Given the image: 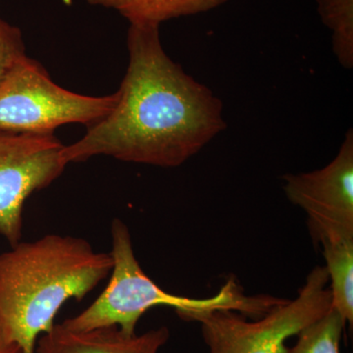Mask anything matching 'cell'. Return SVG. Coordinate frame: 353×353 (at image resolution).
I'll list each match as a JSON object with an SVG mask.
<instances>
[{
  "label": "cell",
  "instance_id": "cell-4",
  "mask_svg": "<svg viewBox=\"0 0 353 353\" xmlns=\"http://www.w3.org/2000/svg\"><path fill=\"white\" fill-rule=\"evenodd\" d=\"M329 275L325 266L308 274L296 299L252 319L236 311H209L196 316L209 353H285V341L332 308Z\"/></svg>",
  "mask_w": 353,
  "mask_h": 353
},
{
  "label": "cell",
  "instance_id": "cell-14",
  "mask_svg": "<svg viewBox=\"0 0 353 353\" xmlns=\"http://www.w3.org/2000/svg\"><path fill=\"white\" fill-rule=\"evenodd\" d=\"M18 350H20L19 348L7 343L0 329V353H16Z\"/></svg>",
  "mask_w": 353,
  "mask_h": 353
},
{
  "label": "cell",
  "instance_id": "cell-7",
  "mask_svg": "<svg viewBox=\"0 0 353 353\" xmlns=\"http://www.w3.org/2000/svg\"><path fill=\"white\" fill-rule=\"evenodd\" d=\"M285 196L307 215L315 243L353 239V132L345 134L338 154L324 168L283 176Z\"/></svg>",
  "mask_w": 353,
  "mask_h": 353
},
{
  "label": "cell",
  "instance_id": "cell-9",
  "mask_svg": "<svg viewBox=\"0 0 353 353\" xmlns=\"http://www.w3.org/2000/svg\"><path fill=\"white\" fill-rule=\"evenodd\" d=\"M92 6L113 9L130 25L160 26L165 21L212 10L228 0H87Z\"/></svg>",
  "mask_w": 353,
  "mask_h": 353
},
{
  "label": "cell",
  "instance_id": "cell-15",
  "mask_svg": "<svg viewBox=\"0 0 353 353\" xmlns=\"http://www.w3.org/2000/svg\"><path fill=\"white\" fill-rule=\"evenodd\" d=\"M16 353H22V352H21V350H18V352Z\"/></svg>",
  "mask_w": 353,
  "mask_h": 353
},
{
  "label": "cell",
  "instance_id": "cell-11",
  "mask_svg": "<svg viewBox=\"0 0 353 353\" xmlns=\"http://www.w3.org/2000/svg\"><path fill=\"white\" fill-rule=\"evenodd\" d=\"M323 24L332 32L334 54L345 69L353 66V0H316Z\"/></svg>",
  "mask_w": 353,
  "mask_h": 353
},
{
  "label": "cell",
  "instance_id": "cell-10",
  "mask_svg": "<svg viewBox=\"0 0 353 353\" xmlns=\"http://www.w3.org/2000/svg\"><path fill=\"white\" fill-rule=\"evenodd\" d=\"M331 283L332 307L347 324H353V239L328 238L319 241Z\"/></svg>",
  "mask_w": 353,
  "mask_h": 353
},
{
  "label": "cell",
  "instance_id": "cell-1",
  "mask_svg": "<svg viewBox=\"0 0 353 353\" xmlns=\"http://www.w3.org/2000/svg\"><path fill=\"white\" fill-rule=\"evenodd\" d=\"M129 66L108 115L64 145L67 164L92 157L181 166L224 131L222 101L165 52L159 26L130 25Z\"/></svg>",
  "mask_w": 353,
  "mask_h": 353
},
{
  "label": "cell",
  "instance_id": "cell-5",
  "mask_svg": "<svg viewBox=\"0 0 353 353\" xmlns=\"http://www.w3.org/2000/svg\"><path fill=\"white\" fill-rule=\"evenodd\" d=\"M117 92L90 97L57 85L36 60L25 57L0 85V130L22 134H52L67 124L90 125L108 115Z\"/></svg>",
  "mask_w": 353,
  "mask_h": 353
},
{
  "label": "cell",
  "instance_id": "cell-3",
  "mask_svg": "<svg viewBox=\"0 0 353 353\" xmlns=\"http://www.w3.org/2000/svg\"><path fill=\"white\" fill-rule=\"evenodd\" d=\"M112 270L108 285L82 312L61 323L73 331L118 327L127 334L136 333L141 316L154 307H170L179 317L192 322L196 316L223 309L257 319L287 299L257 294L246 296L236 278L231 277L214 296L190 299L176 296L159 287L141 269L127 225L120 219L111 223Z\"/></svg>",
  "mask_w": 353,
  "mask_h": 353
},
{
  "label": "cell",
  "instance_id": "cell-8",
  "mask_svg": "<svg viewBox=\"0 0 353 353\" xmlns=\"http://www.w3.org/2000/svg\"><path fill=\"white\" fill-rule=\"evenodd\" d=\"M169 339L167 327L138 334L115 326L73 331L60 323L39 339L34 353H158Z\"/></svg>",
  "mask_w": 353,
  "mask_h": 353
},
{
  "label": "cell",
  "instance_id": "cell-13",
  "mask_svg": "<svg viewBox=\"0 0 353 353\" xmlns=\"http://www.w3.org/2000/svg\"><path fill=\"white\" fill-rule=\"evenodd\" d=\"M26 54V46L19 28L0 17V85Z\"/></svg>",
  "mask_w": 353,
  "mask_h": 353
},
{
  "label": "cell",
  "instance_id": "cell-12",
  "mask_svg": "<svg viewBox=\"0 0 353 353\" xmlns=\"http://www.w3.org/2000/svg\"><path fill=\"white\" fill-rule=\"evenodd\" d=\"M347 323L333 307L319 319L301 330L296 345L285 353H340L343 329Z\"/></svg>",
  "mask_w": 353,
  "mask_h": 353
},
{
  "label": "cell",
  "instance_id": "cell-6",
  "mask_svg": "<svg viewBox=\"0 0 353 353\" xmlns=\"http://www.w3.org/2000/svg\"><path fill=\"white\" fill-rule=\"evenodd\" d=\"M54 134L0 130V236L10 246L21 241L23 209L34 192L50 187L67 164Z\"/></svg>",
  "mask_w": 353,
  "mask_h": 353
},
{
  "label": "cell",
  "instance_id": "cell-2",
  "mask_svg": "<svg viewBox=\"0 0 353 353\" xmlns=\"http://www.w3.org/2000/svg\"><path fill=\"white\" fill-rule=\"evenodd\" d=\"M110 253L85 239L46 234L0 254V329L9 345L36 352L67 301H83L112 270Z\"/></svg>",
  "mask_w": 353,
  "mask_h": 353
}]
</instances>
